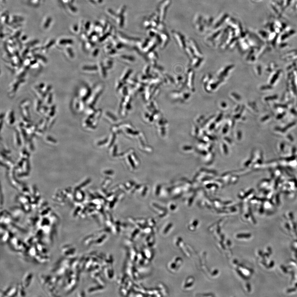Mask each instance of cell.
Listing matches in <instances>:
<instances>
[{"mask_svg": "<svg viewBox=\"0 0 297 297\" xmlns=\"http://www.w3.org/2000/svg\"><path fill=\"white\" fill-rule=\"evenodd\" d=\"M59 44L61 45H66V44H73V41L70 39H62L59 41Z\"/></svg>", "mask_w": 297, "mask_h": 297, "instance_id": "6da1fadb", "label": "cell"}, {"mask_svg": "<svg viewBox=\"0 0 297 297\" xmlns=\"http://www.w3.org/2000/svg\"><path fill=\"white\" fill-rule=\"evenodd\" d=\"M52 20V18H50V17L47 18L45 24H44V28L47 29L49 27L51 23Z\"/></svg>", "mask_w": 297, "mask_h": 297, "instance_id": "7a4b0ae2", "label": "cell"}, {"mask_svg": "<svg viewBox=\"0 0 297 297\" xmlns=\"http://www.w3.org/2000/svg\"><path fill=\"white\" fill-rule=\"evenodd\" d=\"M55 40H51L50 42L46 45V48H48L50 47H51V46L53 45L54 44H55Z\"/></svg>", "mask_w": 297, "mask_h": 297, "instance_id": "3957f363", "label": "cell"}, {"mask_svg": "<svg viewBox=\"0 0 297 297\" xmlns=\"http://www.w3.org/2000/svg\"><path fill=\"white\" fill-rule=\"evenodd\" d=\"M69 8L70 9V10H71L73 12H76L77 11V9L76 8L74 7V6H72V5L71 4H69Z\"/></svg>", "mask_w": 297, "mask_h": 297, "instance_id": "277c9868", "label": "cell"}, {"mask_svg": "<svg viewBox=\"0 0 297 297\" xmlns=\"http://www.w3.org/2000/svg\"><path fill=\"white\" fill-rule=\"evenodd\" d=\"M67 50L68 53L69 55H70V56H71V57H74V54H73V52H72V50L71 48H68L67 49Z\"/></svg>", "mask_w": 297, "mask_h": 297, "instance_id": "5b68a950", "label": "cell"}, {"mask_svg": "<svg viewBox=\"0 0 297 297\" xmlns=\"http://www.w3.org/2000/svg\"><path fill=\"white\" fill-rule=\"evenodd\" d=\"M38 42H39V40H33V41H31V42H29V43H28V44H27V45H35V44H37V43Z\"/></svg>", "mask_w": 297, "mask_h": 297, "instance_id": "8992f818", "label": "cell"}, {"mask_svg": "<svg viewBox=\"0 0 297 297\" xmlns=\"http://www.w3.org/2000/svg\"><path fill=\"white\" fill-rule=\"evenodd\" d=\"M21 33V32L20 31H18V32L16 33V34H15V35H14L13 37L15 38H17L18 36H20Z\"/></svg>", "mask_w": 297, "mask_h": 297, "instance_id": "52a82bcc", "label": "cell"}, {"mask_svg": "<svg viewBox=\"0 0 297 297\" xmlns=\"http://www.w3.org/2000/svg\"><path fill=\"white\" fill-rule=\"evenodd\" d=\"M73 29H74V30L75 31V32H76V31H78V26H77V24L74 25V27H73Z\"/></svg>", "mask_w": 297, "mask_h": 297, "instance_id": "ba28073f", "label": "cell"}, {"mask_svg": "<svg viewBox=\"0 0 297 297\" xmlns=\"http://www.w3.org/2000/svg\"><path fill=\"white\" fill-rule=\"evenodd\" d=\"M27 36H23V37H22V40H26V39H27Z\"/></svg>", "mask_w": 297, "mask_h": 297, "instance_id": "9c48e42d", "label": "cell"}, {"mask_svg": "<svg viewBox=\"0 0 297 297\" xmlns=\"http://www.w3.org/2000/svg\"><path fill=\"white\" fill-rule=\"evenodd\" d=\"M89 24V23H87V24H86V28L87 29H88V28L89 27H88Z\"/></svg>", "mask_w": 297, "mask_h": 297, "instance_id": "30bf717a", "label": "cell"}, {"mask_svg": "<svg viewBox=\"0 0 297 297\" xmlns=\"http://www.w3.org/2000/svg\"><path fill=\"white\" fill-rule=\"evenodd\" d=\"M63 2L65 3H67L69 1V0H62Z\"/></svg>", "mask_w": 297, "mask_h": 297, "instance_id": "8fae6325", "label": "cell"}, {"mask_svg": "<svg viewBox=\"0 0 297 297\" xmlns=\"http://www.w3.org/2000/svg\"></svg>", "mask_w": 297, "mask_h": 297, "instance_id": "7c38bea8", "label": "cell"}]
</instances>
